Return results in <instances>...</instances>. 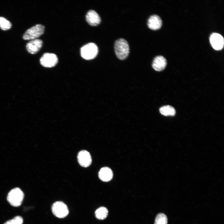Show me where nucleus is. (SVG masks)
<instances>
[{
    "label": "nucleus",
    "mask_w": 224,
    "mask_h": 224,
    "mask_svg": "<svg viewBox=\"0 0 224 224\" xmlns=\"http://www.w3.org/2000/svg\"><path fill=\"white\" fill-rule=\"evenodd\" d=\"M24 198V194L19 188L12 189L8 193L7 199L12 206L19 207L22 204Z\"/></svg>",
    "instance_id": "2"
},
{
    "label": "nucleus",
    "mask_w": 224,
    "mask_h": 224,
    "mask_svg": "<svg viewBox=\"0 0 224 224\" xmlns=\"http://www.w3.org/2000/svg\"><path fill=\"white\" fill-rule=\"evenodd\" d=\"M52 210L53 214L59 218H63L67 216L68 210L67 206L63 202L57 201L52 205Z\"/></svg>",
    "instance_id": "5"
},
{
    "label": "nucleus",
    "mask_w": 224,
    "mask_h": 224,
    "mask_svg": "<svg viewBox=\"0 0 224 224\" xmlns=\"http://www.w3.org/2000/svg\"><path fill=\"white\" fill-rule=\"evenodd\" d=\"M77 159L79 164L83 167H86L89 166L92 161L90 153L86 150H82L78 153Z\"/></svg>",
    "instance_id": "8"
},
{
    "label": "nucleus",
    "mask_w": 224,
    "mask_h": 224,
    "mask_svg": "<svg viewBox=\"0 0 224 224\" xmlns=\"http://www.w3.org/2000/svg\"><path fill=\"white\" fill-rule=\"evenodd\" d=\"M12 27L10 21L3 17L0 16V28L2 30H6L10 29Z\"/></svg>",
    "instance_id": "16"
},
{
    "label": "nucleus",
    "mask_w": 224,
    "mask_h": 224,
    "mask_svg": "<svg viewBox=\"0 0 224 224\" xmlns=\"http://www.w3.org/2000/svg\"><path fill=\"white\" fill-rule=\"evenodd\" d=\"M86 20L91 26H96L101 22V18L97 13L94 10H89L86 16Z\"/></svg>",
    "instance_id": "10"
},
{
    "label": "nucleus",
    "mask_w": 224,
    "mask_h": 224,
    "mask_svg": "<svg viewBox=\"0 0 224 224\" xmlns=\"http://www.w3.org/2000/svg\"><path fill=\"white\" fill-rule=\"evenodd\" d=\"M160 113L165 116H173L175 114V109L170 105L164 106L161 107L159 110Z\"/></svg>",
    "instance_id": "14"
},
{
    "label": "nucleus",
    "mask_w": 224,
    "mask_h": 224,
    "mask_svg": "<svg viewBox=\"0 0 224 224\" xmlns=\"http://www.w3.org/2000/svg\"><path fill=\"white\" fill-rule=\"evenodd\" d=\"M98 52V47L93 43H89L84 45L80 50L82 57L86 60L94 59L97 55Z\"/></svg>",
    "instance_id": "3"
},
{
    "label": "nucleus",
    "mask_w": 224,
    "mask_h": 224,
    "mask_svg": "<svg viewBox=\"0 0 224 224\" xmlns=\"http://www.w3.org/2000/svg\"><path fill=\"white\" fill-rule=\"evenodd\" d=\"M108 213V211L106 208L101 207L96 210L95 212V215L97 219L99 220H103L107 217Z\"/></svg>",
    "instance_id": "15"
},
{
    "label": "nucleus",
    "mask_w": 224,
    "mask_h": 224,
    "mask_svg": "<svg viewBox=\"0 0 224 224\" xmlns=\"http://www.w3.org/2000/svg\"><path fill=\"white\" fill-rule=\"evenodd\" d=\"M113 174L110 169L107 167L102 168L98 173L99 178L102 181L107 182L110 181L112 178Z\"/></svg>",
    "instance_id": "13"
},
{
    "label": "nucleus",
    "mask_w": 224,
    "mask_h": 224,
    "mask_svg": "<svg viewBox=\"0 0 224 224\" xmlns=\"http://www.w3.org/2000/svg\"><path fill=\"white\" fill-rule=\"evenodd\" d=\"M44 26L41 24H37L28 29L23 36L26 40L37 39L44 33Z\"/></svg>",
    "instance_id": "4"
},
{
    "label": "nucleus",
    "mask_w": 224,
    "mask_h": 224,
    "mask_svg": "<svg viewBox=\"0 0 224 224\" xmlns=\"http://www.w3.org/2000/svg\"><path fill=\"white\" fill-rule=\"evenodd\" d=\"M23 219L20 216H17L13 219L8 220L4 224H23Z\"/></svg>",
    "instance_id": "18"
},
{
    "label": "nucleus",
    "mask_w": 224,
    "mask_h": 224,
    "mask_svg": "<svg viewBox=\"0 0 224 224\" xmlns=\"http://www.w3.org/2000/svg\"><path fill=\"white\" fill-rule=\"evenodd\" d=\"M162 25V20L157 15H153L151 16L148 20V26L151 30H158L161 28Z\"/></svg>",
    "instance_id": "11"
},
{
    "label": "nucleus",
    "mask_w": 224,
    "mask_h": 224,
    "mask_svg": "<svg viewBox=\"0 0 224 224\" xmlns=\"http://www.w3.org/2000/svg\"><path fill=\"white\" fill-rule=\"evenodd\" d=\"M42 44L43 41L40 39L32 40L27 44L26 49L29 53L32 54H35L39 51Z\"/></svg>",
    "instance_id": "9"
},
{
    "label": "nucleus",
    "mask_w": 224,
    "mask_h": 224,
    "mask_svg": "<svg viewBox=\"0 0 224 224\" xmlns=\"http://www.w3.org/2000/svg\"><path fill=\"white\" fill-rule=\"evenodd\" d=\"M167 217L165 214L159 213L156 216L154 224H167Z\"/></svg>",
    "instance_id": "17"
},
{
    "label": "nucleus",
    "mask_w": 224,
    "mask_h": 224,
    "mask_svg": "<svg viewBox=\"0 0 224 224\" xmlns=\"http://www.w3.org/2000/svg\"><path fill=\"white\" fill-rule=\"evenodd\" d=\"M58 58L56 54L53 53H45L40 59L41 64L45 67L51 68L54 66L57 63Z\"/></svg>",
    "instance_id": "6"
},
{
    "label": "nucleus",
    "mask_w": 224,
    "mask_h": 224,
    "mask_svg": "<svg viewBox=\"0 0 224 224\" xmlns=\"http://www.w3.org/2000/svg\"><path fill=\"white\" fill-rule=\"evenodd\" d=\"M114 49L116 56L120 60L125 59L128 55L129 46L127 41L124 39L120 38L115 41Z\"/></svg>",
    "instance_id": "1"
},
{
    "label": "nucleus",
    "mask_w": 224,
    "mask_h": 224,
    "mask_svg": "<svg viewBox=\"0 0 224 224\" xmlns=\"http://www.w3.org/2000/svg\"><path fill=\"white\" fill-rule=\"evenodd\" d=\"M210 41L212 47L216 50H221L223 47V38L218 33H212L210 36Z\"/></svg>",
    "instance_id": "7"
},
{
    "label": "nucleus",
    "mask_w": 224,
    "mask_h": 224,
    "mask_svg": "<svg viewBox=\"0 0 224 224\" xmlns=\"http://www.w3.org/2000/svg\"><path fill=\"white\" fill-rule=\"evenodd\" d=\"M166 64V59L164 57L162 56H158L154 59L152 66L156 71H161L165 69Z\"/></svg>",
    "instance_id": "12"
}]
</instances>
